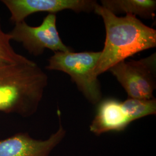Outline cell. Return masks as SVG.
Instances as JSON below:
<instances>
[{
    "label": "cell",
    "instance_id": "obj_7",
    "mask_svg": "<svg viewBox=\"0 0 156 156\" xmlns=\"http://www.w3.org/2000/svg\"><path fill=\"white\" fill-rule=\"evenodd\" d=\"M58 115L60 127L48 139L35 140L28 133H17L5 140H0V156H49L66 133L61 123L59 111Z\"/></svg>",
    "mask_w": 156,
    "mask_h": 156
},
{
    "label": "cell",
    "instance_id": "obj_10",
    "mask_svg": "<svg viewBox=\"0 0 156 156\" xmlns=\"http://www.w3.org/2000/svg\"><path fill=\"white\" fill-rule=\"evenodd\" d=\"M122 106L131 122L156 113L155 98L142 100L128 98L122 102Z\"/></svg>",
    "mask_w": 156,
    "mask_h": 156
},
{
    "label": "cell",
    "instance_id": "obj_9",
    "mask_svg": "<svg viewBox=\"0 0 156 156\" xmlns=\"http://www.w3.org/2000/svg\"><path fill=\"white\" fill-rule=\"evenodd\" d=\"M102 6L116 15L126 14L144 19H154L155 0H102Z\"/></svg>",
    "mask_w": 156,
    "mask_h": 156
},
{
    "label": "cell",
    "instance_id": "obj_3",
    "mask_svg": "<svg viewBox=\"0 0 156 156\" xmlns=\"http://www.w3.org/2000/svg\"><path fill=\"white\" fill-rule=\"evenodd\" d=\"M101 51L55 52L46 69L68 74L79 91L93 105L102 100V94L95 68Z\"/></svg>",
    "mask_w": 156,
    "mask_h": 156
},
{
    "label": "cell",
    "instance_id": "obj_8",
    "mask_svg": "<svg viewBox=\"0 0 156 156\" xmlns=\"http://www.w3.org/2000/svg\"><path fill=\"white\" fill-rule=\"evenodd\" d=\"M131 123L122 106V102L106 98L98 104L94 118L90 130L99 135L110 131H121Z\"/></svg>",
    "mask_w": 156,
    "mask_h": 156
},
{
    "label": "cell",
    "instance_id": "obj_2",
    "mask_svg": "<svg viewBox=\"0 0 156 156\" xmlns=\"http://www.w3.org/2000/svg\"><path fill=\"white\" fill-rule=\"evenodd\" d=\"M48 84V75L35 62H0V111L33 115Z\"/></svg>",
    "mask_w": 156,
    "mask_h": 156
},
{
    "label": "cell",
    "instance_id": "obj_1",
    "mask_svg": "<svg viewBox=\"0 0 156 156\" xmlns=\"http://www.w3.org/2000/svg\"><path fill=\"white\" fill-rule=\"evenodd\" d=\"M94 12L102 17L106 31L104 47L95 68L97 76L131 56L156 47V30L136 17L117 16L98 4Z\"/></svg>",
    "mask_w": 156,
    "mask_h": 156
},
{
    "label": "cell",
    "instance_id": "obj_5",
    "mask_svg": "<svg viewBox=\"0 0 156 156\" xmlns=\"http://www.w3.org/2000/svg\"><path fill=\"white\" fill-rule=\"evenodd\" d=\"M56 15L49 13L37 27L30 26L25 21L15 23L9 34L12 41L21 43L28 53L35 56L42 55L48 49L54 52H69L73 49L65 45L56 26Z\"/></svg>",
    "mask_w": 156,
    "mask_h": 156
},
{
    "label": "cell",
    "instance_id": "obj_6",
    "mask_svg": "<svg viewBox=\"0 0 156 156\" xmlns=\"http://www.w3.org/2000/svg\"><path fill=\"white\" fill-rule=\"evenodd\" d=\"M11 13L10 20L15 23L25 21L31 14L48 12L56 14L64 10L76 13L94 12L98 4L94 0H3Z\"/></svg>",
    "mask_w": 156,
    "mask_h": 156
},
{
    "label": "cell",
    "instance_id": "obj_11",
    "mask_svg": "<svg viewBox=\"0 0 156 156\" xmlns=\"http://www.w3.org/2000/svg\"><path fill=\"white\" fill-rule=\"evenodd\" d=\"M11 35L3 31L0 22V62L17 63L28 61L27 57L15 51L11 44Z\"/></svg>",
    "mask_w": 156,
    "mask_h": 156
},
{
    "label": "cell",
    "instance_id": "obj_4",
    "mask_svg": "<svg viewBox=\"0 0 156 156\" xmlns=\"http://www.w3.org/2000/svg\"><path fill=\"white\" fill-rule=\"evenodd\" d=\"M128 94V98L151 100L156 88V54L138 60L123 61L108 70Z\"/></svg>",
    "mask_w": 156,
    "mask_h": 156
}]
</instances>
